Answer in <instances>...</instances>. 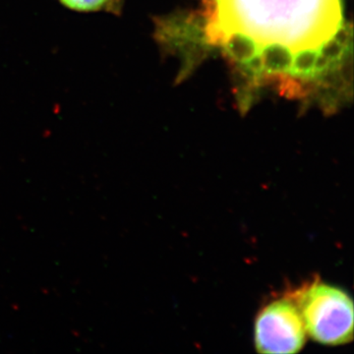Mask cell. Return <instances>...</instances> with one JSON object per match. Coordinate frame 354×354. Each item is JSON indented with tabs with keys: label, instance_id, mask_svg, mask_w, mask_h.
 Segmentation results:
<instances>
[{
	"label": "cell",
	"instance_id": "obj_1",
	"mask_svg": "<svg viewBox=\"0 0 354 354\" xmlns=\"http://www.w3.org/2000/svg\"><path fill=\"white\" fill-rule=\"evenodd\" d=\"M209 35L256 75L315 79L348 48L342 0H214Z\"/></svg>",
	"mask_w": 354,
	"mask_h": 354
},
{
	"label": "cell",
	"instance_id": "obj_2",
	"mask_svg": "<svg viewBox=\"0 0 354 354\" xmlns=\"http://www.w3.org/2000/svg\"><path fill=\"white\" fill-rule=\"evenodd\" d=\"M288 292L312 339L330 346L353 342V302L346 291L314 279Z\"/></svg>",
	"mask_w": 354,
	"mask_h": 354
},
{
	"label": "cell",
	"instance_id": "obj_3",
	"mask_svg": "<svg viewBox=\"0 0 354 354\" xmlns=\"http://www.w3.org/2000/svg\"><path fill=\"white\" fill-rule=\"evenodd\" d=\"M306 339L301 314L288 291L268 302L256 317L254 344L259 353H297Z\"/></svg>",
	"mask_w": 354,
	"mask_h": 354
},
{
	"label": "cell",
	"instance_id": "obj_4",
	"mask_svg": "<svg viewBox=\"0 0 354 354\" xmlns=\"http://www.w3.org/2000/svg\"><path fill=\"white\" fill-rule=\"evenodd\" d=\"M62 6L77 12H97L111 11V0H59Z\"/></svg>",
	"mask_w": 354,
	"mask_h": 354
},
{
	"label": "cell",
	"instance_id": "obj_5",
	"mask_svg": "<svg viewBox=\"0 0 354 354\" xmlns=\"http://www.w3.org/2000/svg\"><path fill=\"white\" fill-rule=\"evenodd\" d=\"M124 0H111V13L118 14L122 8Z\"/></svg>",
	"mask_w": 354,
	"mask_h": 354
}]
</instances>
